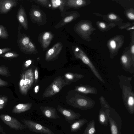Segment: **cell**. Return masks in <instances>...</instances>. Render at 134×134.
<instances>
[{
    "label": "cell",
    "instance_id": "15",
    "mask_svg": "<svg viewBox=\"0 0 134 134\" xmlns=\"http://www.w3.org/2000/svg\"><path fill=\"white\" fill-rule=\"evenodd\" d=\"M63 47V44L60 42L55 43L46 52L45 60L47 62L54 60L58 57Z\"/></svg>",
    "mask_w": 134,
    "mask_h": 134
},
{
    "label": "cell",
    "instance_id": "33",
    "mask_svg": "<svg viewBox=\"0 0 134 134\" xmlns=\"http://www.w3.org/2000/svg\"><path fill=\"white\" fill-rule=\"evenodd\" d=\"M19 54L16 53L12 52H7L1 55L2 57L7 58H13L17 57Z\"/></svg>",
    "mask_w": 134,
    "mask_h": 134
},
{
    "label": "cell",
    "instance_id": "22",
    "mask_svg": "<svg viewBox=\"0 0 134 134\" xmlns=\"http://www.w3.org/2000/svg\"><path fill=\"white\" fill-rule=\"evenodd\" d=\"M75 90L78 92L84 94H96L97 92V90L95 87L86 85L76 86Z\"/></svg>",
    "mask_w": 134,
    "mask_h": 134
},
{
    "label": "cell",
    "instance_id": "35",
    "mask_svg": "<svg viewBox=\"0 0 134 134\" xmlns=\"http://www.w3.org/2000/svg\"><path fill=\"white\" fill-rule=\"evenodd\" d=\"M132 37L131 47L130 48L131 53L132 56L134 57V31L132 33Z\"/></svg>",
    "mask_w": 134,
    "mask_h": 134
},
{
    "label": "cell",
    "instance_id": "5",
    "mask_svg": "<svg viewBox=\"0 0 134 134\" xmlns=\"http://www.w3.org/2000/svg\"><path fill=\"white\" fill-rule=\"evenodd\" d=\"M68 85L62 77L58 76L46 89L43 94L42 97H49L53 96L59 92L63 87Z\"/></svg>",
    "mask_w": 134,
    "mask_h": 134
},
{
    "label": "cell",
    "instance_id": "1",
    "mask_svg": "<svg viewBox=\"0 0 134 134\" xmlns=\"http://www.w3.org/2000/svg\"><path fill=\"white\" fill-rule=\"evenodd\" d=\"M79 93H75L70 97L67 96L66 102L68 104L82 110L90 109L94 106L95 103L92 99Z\"/></svg>",
    "mask_w": 134,
    "mask_h": 134
},
{
    "label": "cell",
    "instance_id": "6",
    "mask_svg": "<svg viewBox=\"0 0 134 134\" xmlns=\"http://www.w3.org/2000/svg\"><path fill=\"white\" fill-rule=\"evenodd\" d=\"M72 48L75 57L80 59L83 63L88 65L96 77L102 82L105 83L104 81L84 52L77 46H73Z\"/></svg>",
    "mask_w": 134,
    "mask_h": 134
},
{
    "label": "cell",
    "instance_id": "40",
    "mask_svg": "<svg viewBox=\"0 0 134 134\" xmlns=\"http://www.w3.org/2000/svg\"><path fill=\"white\" fill-rule=\"evenodd\" d=\"M32 61L31 60H27L24 63L25 66L26 67H28L31 64Z\"/></svg>",
    "mask_w": 134,
    "mask_h": 134
},
{
    "label": "cell",
    "instance_id": "9",
    "mask_svg": "<svg viewBox=\"0 0 134 134\" xmlns=\"http://www.w3.org/2000/svg\"><path fill=\"white\" fill-rule=\"evenodd\" d=\"M124 39L123 35H117L110 39L107 42V46L111 58L114 57L118 54L119 50L124 44Z\"/></svg>",
    "mask_w": 134,
    "mask_h": 134
},
{
    "label": "cell",
    "instance_id": "25",
    "mask_svg": "<svg viewBox=\"0 0 134 134\" xmlns=\"http://www.w3.org/2000/svg\"><path fill=\"white\" fill-rule=\"evenodd\" d=\"M50 1L51 9L53 10L58 9L61 13L64 12L66 0H51Z\"/></svg>",
    "mask_w": 134,
    "mask_h": 134
},
{
    "label": "cell",
    "instance_id": "12",
    "mask_svg": "<svg viewBox=\"0 0 134 134\" xmlns=\"http://www.w3.org/2000/svg\"><path fill=\"white\" fill-rule=\"evenodd\" d=\"M0 118L5 124L11 128L16 130H21L26 128V126L20 122L16 119L8 115H0Z\"/></svg>",
    "mask_w": 134,
    "mask_h": 134
},
{
    "label": "cell",
    "instance_id": "3",
    "mask_svg": "<svg viewBox=\"0 0 134 134\" xmlns=\"http://www.w3.org/2000/svg\"><path fill=\"white\" fill-rule=\"evenodd\" d=\"M120 84L122 87V98L124 104L129 113L132 115L134 112V96L131 87L125 85L121 80Z\"/></svg>",
    "mask_w": 134,
    "mask_h": 134
},
{
    "label": "cell",
    "instance_id": "20",
    "mask_svg": "<svg viewBox=\"0 0 134 134\" xmlns=\"http://www.w3.org/2000/svg\"><path fill=\"white\" fill-rule=\"evenodd\" d=\"M17 19L23 27L25 30L28 29V22L26 14L22 6L19 8L17 14Z\"/></svg>",
    "mask_w": 134,
    "mask_h": 134
},
{
    "label": "cell",
    "instance_id": "19",
    "mask_svg": "<svg viewBox=\"0 0 134 134\" xmlns=\"http://www.w3.org/2000/svg\"><path fill=\"white\" fill-rule=\"evenodd\" d=\"M18 1L15 0H0V12L6 13L16 5Z\"/></svg>",
    "mask_w": 134,
    "mask_h": 134
},
{
    "label": "cell",
    "instance_id": "26",
    "mask_svg": "<svg viewBox=\"0 0 134 134\" xmlns=\"http://www.w3.org/2000/svg\"><path fill=\"white\" fill-rule=\"evenodd\" d=\"M87 122V119L83 118L75 121L70 126V131L75 132L80 130Z\"/></svg>",
    "mask_w": 134,
    "mask_h": 134
},
{
    "label": "cell",
    "instance_id": "30",
    "mask_svg": "<svg viewBox=\"0 0 134 134\" xmlns=\"http://www.w3.org/2000/svg\"><path fill=\"white\" fill-rule=\"evenodd\" d=\"M34 1L42 7L48 8L51 7L50 1L49 0H35Z\"/></svg>",
    "mask_w": 134,
    "mask_h": 134
},
{
    "label": "cell",
    "instance_id": "14",
    "mask_svg": "<svg viewBox=\"0 0 134 134\" xmlns=\"http://www.w3.org/2000/svg\"><path fill=\"white\" fill-rule=\"evenodd\" d=\"M57 109L70 124L73 123L76 120L79 119L81 116L80 113L75 112L71 109L64 108L60 105L58 106Z\"/></svg>",
    "mask_w": 134,
    "mask_h": 134
},
{
    "label": "cell",
    "instance_id": "13",
    "mask_svg": "<svg viewBox=\"0 0 134 134\" xmlns=\"http://www.w3.org/2000/svg\"><path fill=\"white\" fill-rule=\"evenodd\" d=\"M120 60L123 68L125 70H130L131 67H134V57L129 47L125 48L121 58Z\"/></svg>",
    "mask_w": 134,
    "mask_h": 134
},
{
    "label": "cell",
    "instance_id": "21",
    "mask_svg": "<svg viewBox=\"0 0 134 134\" xmlns=\"http://www.w3.org/2000/svg\"><path fill=\"white\" fill-rule=\"evenodd\" d=\"M90 2V0H66V6L69 8L78 9L87 5Z\"/></svg>",
    "mask_w": 134,
    "mask_h": 134
},
{
    "label": "cell",
    "instance_id": "10",
    "mask_svg": "<svg viewBox=\"0 0 134 134\" xmlns=\"http://www.w3.org/2000/svg\"><path fill=\"white\" fill-rule=\"evenodd\" d=\"M22 121L31 131L44 134H55L51 129L33 121L23 119Z\"/></svg>",
    "mask_w": 134,
    "mask_h": 134
},
{
    "label": "cell",
    "instance_id": "4",
    "mask_svg": "<svg viewBox=\"0 0 134 134\" xmlns=\"http://www.w3.org/2000/svg\"><path fill=\"white\" fill-rule=\"evenodd\" d=\"M18 42L20 49L24 53L28 54H36L38 52L35 44L30 38L23 34L18 38Z\"/></svg>",
    "mask_w": 134,
    "mask_h": 134
},
{
    "label": "cell",
    "instance_id": "42",
    "mask_svg": "<svg viewBox=\"0 0 134 134\" xmlns=\"http://www.w3.org/2000/svg\"><path fill=\"white\" fill-rule=\"evenodd\" d=\"M134 29V26H133L132 27H130L127 29V30H133Z\"/></svg>",
    "mask_w": 134,
    "mask_h": 134
},
{
    "label": "cell",
    "instance_id": "18",
    "mask_svg": "<svg viewBox=\"0 0 134 134\" xmlns=\"http://www.w3.org/2000/svg\"><path fill=\"white\" fill-rule=\"evenodd\" d=\"M40 109L42 114L48 118L56 119H60L55 108L49 106H41Z\"/></svg>",
    "mask_w": 134,
    "mask_h": 134
},
{
    "label": "cell",
    "instance_id": "41",
    "mask_svg": "<svg viewBox=\"0 0 134 134\" xmlns=\"http://www.w3.org/2000/svg\"><path fill=\"white\" fill-rule=\"evenodd\" d=\"M39 87L38 86H36L35 88L34 91L36 93H37L39 90Z\"/></svg>",
    "mask_w": 134,
    "mask_h": 134
},
{
    "label": "cell",
    "instance_id": "11",
    "mask_svg": "<svg viewBox=\"0 0 134 134\" xmlns=\"http://www.w3.org/2000/svg\"><path fill=\"white\" fill-rule=\"evenodd\" d=\"M61 15L62 17L61 19L54 26L56 29L62 27L67 24L75 20L80 16L79 13L76 11L63 12Z\"/></svg>",
    "mask_w": 134,
    "mask_h": 134
},
{
    "label": "cell",
    "instance_id": "31",
    "mask_svg": "<svg viewBox=\"0 0 134 134\" xmlns=\"http://www.w3.org/2000/svg\"><path fill=\"white\" fill-rule=\"evenodd\" d=\"M9 36L7 31L4 27L0 25V38H6Z\"/></svg>",
    "mask_w": 134,
    "mask_h": 134
},
{
    "label": "cell",
    "instance_id": "17",
    "mask_svg": "<svg viewBox=\"0 0 134 134\" xmlns=\"http://www.w3.org/2000/svg\"><path fill=\"white\" fill-rule=\"evenodd\" d=\"M110 108H107L106 109L107 113L108 120L110 124L111 134H121L122 127L119 126L116 120L113 119L110 114Z\"/></svg>",
    "mask_w": 134,
    "mask_h": 134
},
{
    "label": "cell",
    "instance_id": "27",
    "mask_svg": "<svg viewBox=\"0 0 134 134\" xmlns=\"http://www.w3.org/2000/svg\"><path fill=\"white\" fill-rule=\"evenodd\" d=\"M98 28L101 31H106L110 29L111 27H114L115 24L113 23H107L105 22L99 21L96 23Z\"/></svg>",
    "mask_w": 134,
    "mask_h": 134
},
{
    "label": "cell",
    "instance_id": "23",
    "mask_svg": "<svg viewBox=\"0 0 134 134\" xmlns=\"http://www.w3.org/2000/svg\"><path fill=\"white\" fill-rule=\"evenodd\" d=\"M84 77L83 75L81 74L68 72L65 74L62 77L65 81L69 85Z\"/></svg>",
    "mask_w": 134,
    "mask_h": 134
},
{
    "label": "cell",
    "instance_id": "24",
    "mask_svg": "<svg viewBox=\"0 0 134 134\" xmlns=\"http://www.w3.org/2000/svg\"><path fill=\"white\" fill-rule=\"evenodd\" d=\"M32 106L31 103H20L18 104L14 107L12 112L14 113H20L27 111L30 109Z\"/></svg>",
    "mask_w": 134,
    "mask_h": 134
},
{
    "label": "cell",
    "instance_id": "8",
    "mask_svg": "<svg viewBox=\"0 0 134 134\" xmlns=\"http://www.w3.org/2000/svg\"><path fill=\"white\" fill-rule=\"evenodd\" d=\"M34 79L33 71L31 69L23 73L19 82L20 90L21 93L26 94L30 89Z\"/></svg>",
    "mask_w": 134,
    "mask_h": 134
},
{
    "label": "cell",
    "instance_id": "7",
    "mask_svg": "<svg viewBox=\"0 0 134 134\" xmlns=\"http://www.w3.org/2000/svg\"><path fill=\"white\" fill-rule=\"evenodd\" d=\"M29 14L32 22L38 26L44 25L47 22V18L45 13L38 5L32 4Z\"/></svg>",
    "mask_w": 134,
    "mask_h": 134
},
{
    "label": "cell",
    "instance_id": "29",
    "mask_svg": "<svg viewBox=\"0 0 134 134\" xmlns=\"http://www.w3.org/2000/svg\"><path fill=\"white\" fill-rule=\"evenodd\" d=\"M104 19L107 21L111 22L119 21L120 20V18L117 15L113 13H110L104 16Z\"/></svg>",
    "mask_w": 134,
    "mask_h": 134
},
{
    "label": "cell",
    "instance_id": "38",
    "mask_svg": "<svg viewBox=\"0 0 134 134\" xmlns=\"http://www.w3.org/2000/svg\"><path fill=\"white\" fill-rule=\"evenodd\" d=\"M11 50L9 48H4L0 49V55Z\"/></svg>",
    "mask_w": 134,
    "mask_h": 134
},
{
    "label": "cell",
    "instance_id": "39",
    "mask_svg": "<svg viewBox=\"0 0 134 134\" xmlns=\"http://www.w3.org/2000/svg\"><path fill=\"white\" fill-rule=\"evenodd\" d=\"M8 82L0 78V86H5L7 85Z\"/></svg>",
    "mask_w": 134,
    "mask_h": 134
},
{
    "label": "cell",
    "instance_id": "36",
    "mask_svg": "<svg viewBox=\"0 0 134 134\" xmlns=\"http://www.w3.org/2000/svg\"><path fill=\"white\" fill-rule=\"evenodd\" d=\"M7 97H0V104L4 106L7 101Z\"/></svg>",
    "mask_w": 134,
    "mask_h": 134
},
{
    "label": "cell",
    "instance_id": "43",
    "mask_svg": "<svg viewBox=\"0 0 134 134\" xmlns=\"http://www.w3.org/2000/svg\"><path fill=\"white\" fill-rule=\"evenodd\" d=\"M4 106L0 104V109H1L3 108Z\"/></svg>",
    "mask_w": 134,
    "mask_h": 134
},
{
    "label": "cell",
    "instance_id": "28",
    "mask_svg": "<svg viewBox=\"0 0 134 134\" xmlns=\"http://www.w3.org/2000/svg\"><path fill=\"white\" fill-rule=\"evenodd\" d=\"M95 131V121L93 119L87 124L83 134H93Z\"/></svg>",
    "mask_w": 134,
    "mask_h": 134
},
{
    "label": "cell",
    "instance_id": "34",
    "mask_svg": "<svg viewBox=\"0 0 134 134\" xmlns=\"http://www.w3.org/2000/svg\"><path fill=\"white\" fill-rule=\"evenodd\" d=\"M0 75L8 76L9 75V72L5 67L0 66Z\"/></svg>",
    "mask_w": 134,
    "mask_h": 134
},
{
    "label": "cell",
    "instance_id": "16",
    "mask_svg": "<svg viewBox=\"0 0 134 134\" xmlns=\"http://www.w3.org/2000/svg\"><path fill=\"white\" fill-rule=\"evenodd\" d=\"M54 36V34L49 31L42 32L38 35V40L43 51L46 50Z\"/></svg>",
    "mask_w": 134,
    "mask_h": 134
},
{
    "label": "cell",
    "instance_id": "44",
    "mask_svg": "<svg viewBox=\"0 0 134 134\" xmlns=\"http://www.w3.org/2000/svg\"><path fill=\"white\" fill-rule=\"evenodd\" d=\"M2 132V128L1 127V126H0V134L1 133V132Z\"/></svg>",
    "mask_w": 134,
    "mask_h": 134
},
{
    "label": "cell",
    "instance_id": "2",
    "mask_svg": "<svg viewBox=\"0 0 134 134\" xmlns=\"http://www.w3.org/2000/svg\"><path fill=\"white\" fill-rule=\"evenodd\" d=\"M74 29L81 38L89 41L91 40L90 36L96 29L93 27L90 21L82 20L75 25Z\"/></svg>",
    "mask_w": 134,
    "mask_h": 134
},
{
    "label": "cell",
    "instance_id": "37",
    "mask_svg": "<svg viewBox=\"0 0 134 134\" xmlns=\"http://www.w3.org/2000/svg\"><path fill=\"white\" fill-rule=\"evenodd\" d=\"M34 80L35 82L36 83L38 81V72L37 68H36L34 71Z\"/></svg>",
    "mask_w": 134,
    "mask_h": 134
},
{
    "label": "cell",
    "instance_id": "32",
    "mask_svg": "<svg viewBox=\"0 0 134 134\" xmlns=\"http://www.w3.org/2000/svg\"><path fill=\"white\" fill-rule=\"evenodd\" d=\"M126 14L128 18L132 20L134 19V10L132 9H129L126 11Z\"/></svg>",
    "mask_w": 134,
    "mask_h": 134
}]
</instances>
